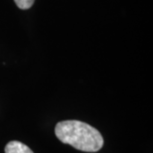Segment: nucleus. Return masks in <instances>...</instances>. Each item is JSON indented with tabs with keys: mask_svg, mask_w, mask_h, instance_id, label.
<instances>
[{
	"mask_svg": "<svg viewBox=\"0 0 153 153\" xmlns=\"http://www.w3.org/2000/svg\"><path fill=\"white\" fill-rule=\"evenodd\" d=\"M34 1L35 0H14V2L16 3L18 7L20 9H23V10L32 7V5L34 4Z\"/></svg>",
	"mask_w": 153,
	"mask_h": 153,
	"instance_id": "nucleus-3",
	"label": "nucleus"
},
{
	"mask_svg": "<svg viewBox=\"0 0 153 153\" xmlns=\"http://www.w3.org/2000/svg\"><path fill=\"white\" fill-rule=\"evenodd\" d=\"M55 134L60 141L84 152H97L103 146V138L100 131L79 120L58 122Z\"/></svg>",
	"mask_w": 153,
	"mask_h": 153,
	"instance_id": "nucleus-1",
	"label": "nucleus"
},
{
	"mask_svg": "<svg viewBox=\"0 0 153 153\" xmlns=\"http://www.w3.org/2000/svg\"><path fill=\"white\" fill-rule=\"evenodd\" d=\"M5 153H34L30 147L26 144L13 140V141L8 142L5 146Z\"/></svg>",
	"mask_w": 153,
	"mask_h": 153,
	"instance_id": "nucleus-2",
	"label": "nucleus"
}]
</instances>
